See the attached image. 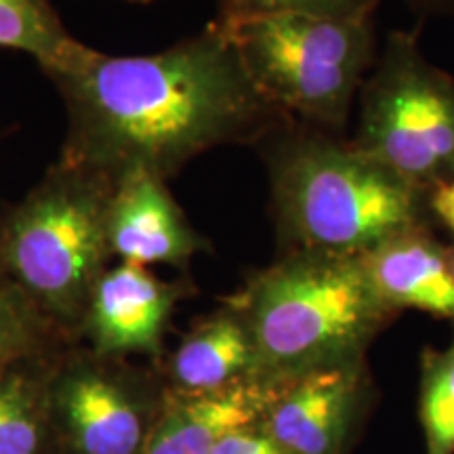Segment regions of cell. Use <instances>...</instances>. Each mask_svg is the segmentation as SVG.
<instances>
[{"mask_svg": "<svg viewBox=\"0 0 454 454\" xmlns=\"http://www.w3.org/2000/svg\"><path fill=\"white\" fill-rule=\"evenodd\" d=\"M66 106L61 160L116 184L130 173L173 179L221 145H257L286 114L257 89L217 21L150 55L93 49L47 76Z\"/></svg>", "mask_w": 454, "mask_h": 454, "instance_id": "1", "label": "cell"}, {"mask_svg": "<svg viewBox=\"0 0 454 454\" xmlns=\"http://www.w3.org/2000/svg\"><path fill=\"white\" fill-rule=\"evenodd\" d=\"M254 150L268 170L278 254L364 257L391 238L434 225L427 192L345 133L286 118Z\"/></svg>", "mask_w": 454, "mask_h": 454, "instance_id": "2", "label": "cell"}, {"mask_svg": "<svg viewBox=\"0 0 454 454\" xmlns=\"http://www.w3.org/2000/svg\"><path fill=\"white\" fill-rule=\"evenodd\" d=\"M230 301L247 317L259 377L270 383L366 362L372 340L395 316L364 259L320 251L278 254Z\"/></svg>", "mask_w": 454, "mask_h": 454, "instance_id": "3", "label": "cell"}, {"mask_svg": "<svg viewBox=\"0 0 454 454\" xmlns=\"http://www.w3.org/2000/svg\"><path fill=\"white\" fill-rule=\"evenodd\" d=\"M114 185L59 158L0 215V270L70 343L78 340L95 282L110 268Z\"/></svg>", "mask_w": 454, "mask_h": 454, "instance_id": "4", "label": "cell"}, {"mask_svg": "<svg viewBox=\"0 0 454 454\" xmlns=\"http://www.w3.org/2000/svg\"><path fill=\"white\" fill-rule=\"evenodd\" d=\"M244 70L294 121L345 133L377 59L374 15L276 13L217 20Z\"/></svg>", "mask_w": 454, "mask_h": 454, "instance_id": "5", "label": "cell"}, {"mask_svg": "<svg viewBox=\"0 0 454 454\" xmlns=\"http://www.w3.org/2000/svg\"><path fill=\"white\" fill-rule=\"evenodd\" d=\"M421 30H394L357 95L351 141L419 190L454 181V76L425 55Z\"/></svg>", "mask_w": 454, "mask_h": 454, "instance_id": "6", "label": "cell"}, {"mask_svg": "<svg viewBox=\"0 0 454 454\" xmlns=\"http://www.w3.org/2000/svg\"><path fill=\"white\" fill-rule=\"evenodd\" d=\"M164 395L162 372L67 345L47 383L51 454H141Z\"/></svg>", "mask_w": 454, "mask_h": 454, "instance_id": "7", "label": "cell"}, {"mask_svg": "<svg viewBox=\"0 0 454 454\" xmlns=\"http://www.w3.org/2000/svg\"><path fill=\"white\" fill-rule=\"evenodd\" d=\"M187 282H167L150 268L118 261L90 293L78 340L104 357H162L164 334Z\"/></svg>", "mask_w": 454, "mask_h": 454, "instance_id": "8", "label": "cell"}, {"mask_svg": "<svg viewBox=\"0 0 454 454\" xmlns=\"http://www.w3.org/2000/svg\"><path fill=\"white\" fill-rule=\"evenodd\" d=\"M368 387L366 362L301 374L282 383L261 425L293 454H343Z\"/></svg>", "mask_w": 454, "mask_h": 454, "instance_id": "9", "label": "cell"}, {"mask_svg": "<svg viewBox=\"0 0 454 454\" xmlns=\"http://www.w3.org/2000/svg\"><path fill=\"white\" fill-rule=\"evenodd\" d=\"M107 248L112 259L187 268L211 242L192 225L168 190V181L147 173H130L114 185L107 207Z\"/></svg>", "mask_w": 454, "mask_h": 454, "instance_id": "10", "label": "cell"}, {"mask_svg": "<svg viewBox=\"0 0 454 454\" xmlns=\"http://www.w3.org/2000/svg\"><path fill=\"white\" fill-rule=\"evenodd\" d=\"M280 387L261 379L202 394L167 387L141 454H213L230 434L261 423Z\"/></svg>", "mask_w": 454, "mask_h": 454, "instance_id": "11", "label": "cell"}, {"mask_svg": "<svg viewBox=\"0 0 454 454\" xmlns=\"http://www.w3.org/2000/svg\"><path fill=\"white\" fill-rule=\"evenodd\" d=\"M362 259L379 297L394 314L419 309L454 325L450 247L442 244L431 227L391 238Z\"/></svg>", "mask_w": 454, "mask_h": 454, "instance_id": "12", "label": "cell"}, {"mask_svg": "<svg viewBox=\"0 0 454 454\" xmlns=\"http://www.w3.org/2000/svg\"><path fill=\"white\" fill-rule=\"evenodd\" d=\"M162 377L168 389L185 394L261 379L257 349L242 311L227 299L217 311L196 322L168 356Z\"/></svg>", "mask_w": 454, "mask_h": 454, "instance_id": "13", "label": "cell"}, {"mask_svg": "<svg viewBox=\"0 0 454 454\" xmlns=\"http://www.w3.org/2000/svg\"><path fill=\"white\" fill-rule=\"evenodd\" d=\"M59 351L0 372V454H51L47 383Z\"/></svg>", "mask_w": 454, "mask_h": 454, "instance_id": "14", "label": "cell"}, {"mask_svg": "<svg viewBox=\"0 0 454 454\" xmlns=\"http://www.w3.org/2000/svg\"><path fill=\"white\" fill-rule=\"evenodd\" d=\"M0 49L30 55L47 76L74 70L93 53L72 36L53 0H0Z\"/></svg>", "mask_w": 454, "mask_h": 454, "instance_id": "15", "label": "cell"}, {"mask_svg": "<svg viewBox=\"0 0 454 454\" xmlns=\"http://www.w3.org/2000/svg\"><path fill=\"white\" fill-rule=\"evenodd\" d=\"M70 345L0 270V372L17 362L55 354Z\"/></svg>", "mask_w": 454, "mask_h": 454, "instance_id": "16", "label": "cell"}, {"mask_svg": "<svg viewBox=\"0 0 454 454\" xmlns=\"http://www.w3.org/2000/svg\"><path fill=\"white\" fill-rule=\"evenodd\" d=\"M419 417L425 454H454V334L446 348L423 351Z\"/></svg>", "mask_w": 454, "mask_h": 454, "instance_id": "17", "label": "cell"}, {"mask_svg": "<svg viewBox=\"0 0 454 454\" xmlns=\"http://www.w3.org/2000/svg\"><path fill=\"white\" fill-rule=\"evenodd\" d=\"M217 20H240L254 15L305 13L322 17L377 15L383 0H217Z\"/></svg>", "mask_w": 454, "mask_h": 454, "instance_id": "18", "label": "cell"}, {"mask_svg": "<svg viewBox=\"0 0 454 454\" xmlns=\"http://www.w3.org/2000/svg\"><path fill=\"white\" fill-rule=\"evenodd\" d=\"M213 454H293L265 431L261 423L230 434Z\"/></svg>", "mask_w": 454, "mask_h": 454, "instance_id": "19", "label": "cell"}, {"mask_svg": "<svg viewBox=\"0 0 454 454\" xmlns=\"http://www.w3.org/2000/svg\"><path fill=\"white\" fill-rule=\"evenodd\" d=\"M429 213L434 223H440L454 240V181L429 192Z\"/></svg>", "mask_w": 454, "mask_h": 454, "instance_id": "20", "label": "cell"}, {"mask_svg": "<svg viewBox=\"0 0 454 454\" xmlns=\"http://www.w3.org/2000/svg\"><path fill=\"white\" fill-rule=\"evenodd\" d=\"M406 7L419 17L454 20V0H404Z\"/></svg>", "mask_w": 454, "mask_h": 454, "instance_id": "21", "label": "cell"}, {"mask_svg": "<svg viewBox=\"0 0 454 454\" xmlns=\"http://www.w3.org/2000/svg\"><path fill=\"white\" fill-rule=\"evenodd\" d=\"M450 265H452V271H454V244L450 247Z\"/></svg>", "mask_w": 454, "mask_h": 454, "instance_id": "22", "label": "cell"}, {"mask_svg": "<svg viewBox=\"0 0 454 454\" xmlns=\"http://www.w3.org/2000/svg\"><path fill=\"white\" fill-rule=\"evenodd\" d=\"M129 3H141V4H147V3H154V0H129Z\"/></svg>", "mask_w": 454, "mask_h": 454, "instance_id": "23", "label": "cell"}]
</instances>
